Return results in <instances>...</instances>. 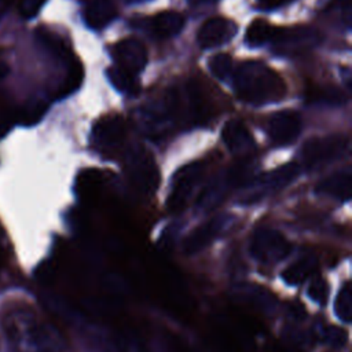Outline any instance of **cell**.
<instances>
[{"mask_svg":"<svg viewBox=\"0 0 352 352\" xmlns=\"http://www.w3.org/2000/svg\"><path fill=\"white\" fill-rule=\"evenodd\" d=\"M209 117L208 103L194 81L173 87L139 111L142 131L151 139L164 138L179 128L205 124Z\"/></svg>","mask_w":352,"mask_h":352,"instance_id":"6da1fadb","label":"cell"},{"mask_svg":"<svg viewBox=\"0 0 352 352\" xmlns=\"http://www.w3.org/2000/svg\"><path fill=\"white\" fill-rule=\"evenodd\" d=\"M4 331L12 352H60L50 324L29 308H15L4 318Z\"/></svg>","mask_w":352,"mask_h":352,"instance_id":"7a4b0ae2","label":"cell"},{"mask_svg":"<svg viewBox=\"0 0 352 352\" xmlns=\"http://www.w3.org/2000/svg\"><path fill=\"white\" fill-rule=\"evenodd\" d=\"M232 85L239 99L256 106L274 103L286 95L283 80L258 60H246L232 72Z\"/></svg>","mask_w":352,"mask_h":352,"instance_id":"3957f363","label":"cell"},{"mask_svg":"<svg viewBox=\"0 0 352 352\" xmlns=\"http://www.w3.org/2000/svg\"><path fill=\"white\" fill-rule=\"evenodd\" d=\"M124 170L131 186L143 195L153 194L160 182V172L153 154L142 147L135 146L124 154Z\"/></svg>","mask_w":352,"mask_h":352,"instance_id":"277c9868","label":"cell"},{"mask_svg":"<svg viewBox=\"0 0 352 352\" xmlns=\"http://www.w3.org/2000/svg\"><path fill=\"white\" fill-rule=\"evenodd\" d=\"M348 147L349 140L342 135L314 138L302 146V164L308 169L322 168L341 157L348 150Z\"/></svg>","mask_w":352,"mask_h":352,"instance_id":"5b68a950","label":"cell"},{"mask_svg":"<svg viewBox=\"0 0 352 352\" xmlns=\"http://www.w3.org/2000/svg\"><path fill=\"white\" fill-rule=\"evenodd\" d=\"M290 242L276 230L258 228L250 239V254L264 265H274L289 256Z\"/></svg>","mask_w":352,"mask_h":352,"instance_id":"8992f818","label":"cell"},{"mask_svg":"<svg viewBox=\"0 0 352 352\" xmlns=\"http://www.w3.org/2000/svg\"><path fill=\"white\" fill-rule=\"evenodd\" d=\"M319 40V32L311 28H274L270 43L274 52L289 56L311 50Z\"/></svg>","mask_w":352,"mask_h":352,"instance_id":"52a82bcc","label":"cell"},{"mask_svg":"<svg viewBox=\"0 0 352 352\" xmlns=\"http://www.w3.org/2000/svg\"><path fill=\"white\" fill-rule=\"evenodd\" d=\"M204 173L205 164L201 161L190 162L175 173L170 194L168 198V209L170 212L177 213L186 208L194 188L202 180Z\"/></svg>","mask_w":352,"mask_h":352,"instance_id":"ba28073f","label":"cell"},{"mask_svg":"<svg viewBox=\"0 0 352 352\" xmlns=\"http://www.w3.org/2000/svg\"><path fill=\"white\" fill-rule=\"evenodd\" d=\"M126 136L125 121L118 116L102 117L92 129V146L104 157H113L122 147Z\"/></svg>","mask_w":352,"mask_h":352,"instance_id":"9c48e42d","label":"cell"},{"mask_svg":"<svg viewBox=\"0 0 352 352\" xmlns=\"http://www.w3.org/2000/svg\"><path fill=\"white\" fill-rule=\"evenodd\" d=\"M301 131V118L293 110H280L271 116L267 132L271 142L276 146L290 144Z\"/></svg>","mask_w":352,"mask_h":352,"instance_id":"30bf717a","label":"cell"},{"mask_svg":"<svg viewBox=\"0 0 352 352\" xmlns=\"http://www.w3.org/2000/svg\"><path fill=\"white\" fill-rule=\"evenodd\" d=\"M116 66L138 76L147 63V51L144 45L136 40L126 37L118 41L113 50Z\"/></svg>","mask_w":352,"mask_h":352,"instance_id":"8fae6325","label":"cell"},{"mask_svg":"<svg viewBox=\"0 0 352 352\" xmlns=\"http://www.w3.org/2000/svg\"><path fill=\"white\" fill-rule=\"evenodd\" d=\"M236 34V25L221 16L208 19L199 29L197 40L201 48L212 50L228 43Z\"/></svg>","mask_w":352,"mask_h":352,"instance_id":"7c38bea8","label":"cell"},{"mask_svg":"<svg viewBox=\"0 0 352 352\" xmlns=\"http://www.w3.org/2000/svg\"><path fill=\"white\" fill-rule=\"evenodd\" d=\"M221 138L230 153L239 158H249L254 150V139L239 120H230L221 131Z\"/></svg>","mask_w":352,"mask_h":352,"instance_id":"4fadbf2b","label":"cell"},{"mask_svg":"<svg viewBox=\"0 0 352 352\" xmlns=\"http://www.w3.org/2000/svg\"><path fill=\"white\" fill-rule=\"evenodd\" d=\"M300 173V166L296 162L285 164L260 177H254L250 184H257V192L264 194L268 191H278L286 187Z\"/></svg>","mask_w":352,"mask_h":352,"instance_id":"5bb4252c","label":"cell"},{"mask_svg":"<svg viewBox=\"0 0 352 352\" xmlns=\"http://www.w3.org/2000/svg\"><path fill=\"white\" fill-rule=\"evenodd\" d=\"M224 227V220L220 217H213L202 226L197 227L184 241V250L187 253H197L206 248Z\"/></svg>","mask_w":352,"mask_h":352,"instance_id":"9a60e30c","label":"cell"},{"mask_svg":"<svg viewBox=\"0 0 352 352\" xmlns=\"http://www.w3.org/2000/svg\"><path fill=\"white\" fill-rule=\"evenodd\" d=\"M117 15L113 0H89L85 10L87 25L95 30L106 28Z\"/></svg>","mask_w":352,"mask_h":352,"instance_id":"2e32d148","label":"cell"},{"mask_svg":"<svg viewBox=\"0 0 352 352\" xmlns=\"http://www.w3.org/2000/svg\"><path fill=\"white\" fill-rule=\"evenodd\" d=\"M184 16L176 11H162L151 19V30L157 37L169 38L182 32Z\"/></svg>","mask_w":352,"mask_h":352,"instance_id":"e0dca14e","label":"cell"},{"mask_svg":"<svg viewBox=\"0 0 352 352\" xmlns=\"http://www.w3.org/2000/svg\"><path fill=\"white\" fill-rule=\"evenodd\" d=\"M316 191L338 201H348L351 198V173H334L326 177L316 186Z\"/></svg>","mask_w":352,"mask_h":352,"instance_id":"ac0fdd59","label":"cell"},{"mask_svg":"<svg viewBox=\"0 0 352 352\" xmlns=\"http://www.w3.org/2000/svg\"><path fill=\"white\" fill-rule=\"evenodd\" d=\"M316 270V261L314 257H301L286 267L282 272L283 279L289 285H300L309 280Z\"/></svg>","mask_w":352,"mask_h":352,"instance_id":"d6986e66","label":"cell"},{"mask_svg":"<svg viewBox=\"0 0 352 352\" xmlns=\"http://www.w3.org/2000/svg\"><path fill=\"white\" fill-rule=\"evenodd\" d=\"M82 78H84L82 65L77 59L69 60L65 78L62 80L55 96L58 99H62V98H66V96L72 95L76 89L80 88V85L82 82Z\"/></svg>","mask_w":352,"mask_h":352,"instance_id":"ffe728a7","label":"cell"},{"mask_svg":"<svg viewBox=\"0 0 352 352\" xmlns=\"http://www.w3.org/2000/svg\"><path fill=\"white\" fill-rule=\"evenodd\" d=\"M107 77H109L110 82L114 85V88L118 89L120 92H125V94H129V95H136L140 89L138 76L131 74V73L125 72L124 69H121L118 66L109 67L107 69Z\"/></svg>","mask_w":352,"mask_h":352,"instance_id":"44dd1931","label":"cell"},{"mask_svg":"<svg viewBox=\"0 0 352 352\" xmlns=\"http://www.w3.org/2000/svg\"><path fill=\"white\" fill-rule=\"evenodd\" d=\"M274 32V26H271L264 19L253 21L245 34V41L250 47H260L264 43H268Z\"/></svg>","mask_w":352,"mask_h":352,"instance_id":"7402d4cb","label":"cell"},{"mask_svg":"<svg viewBox=\"0 0 352 352\" xmlns=\"http://www.w3.org/2000/svg\"><path fill=\"white\" fill-rule=\"evenodd\" d=\"M334 312L342 322H349L352 315V290L348 282L344 283L334 301Z\"/></svg>","mask_w":352,"mask_h":352,"instance_id":"603a6c76","label":"cell"},{"mask_svg":"<svg viewBox=\"0 0 352 352\" xmlns=\"http://www.w3.org/2000/svg\"><path fill=\"white\" fill-rule=\"evenodd\" d=\"M209 69L219 80H227L232 76V59L227 54H217L210 58Z\"/></svg>","mask_w":352,"mask_h":352,"instance_id":"cb8c5ba5","label":"cell"},{"mask_svg":"<svg viewBox=\"0 0 352 352\" xmlns=\"http://www.w3.org/2000/svg\"><path fill=\"white\" fill-rule=\"evenodd\" d=\"M307 98L309 102H319V103H342L344 102V94L337 88H314L309 92H307Z\"/></svg>","mask_w":352,"mask_h":352,"instance_id":"d4e9b609","label":"cell"},{"mask_svg":"<svg viewBox=\"0 0 352 352\" xmlns=\"http://www.w3.org/2000/svg\"><path fill=\"white\" fill-rule=\"evenodd\" d=\"M47 103L44 100H34L21 111V122L23 125H33L38 122L47 111Z\"/></svg>","mask_w":352,"mask_h":352,"instance_id":"484cf974","label":"cell"},{"mask_svg":"<svg viewBox=\"0 0 352 352\" xmlns=\"http://www.w3.org/2000/svg\"><path fill=\"white\" fill-rule=\"evenodd\" d=\"M307 293L312 301L318 304H324L329 297V285L323 278L314 275L309 279Z\"/></svg>","mask_w":352,"mask_h":352,"instance_id":"4316f807","label":"cell"},{"mask_svg":"<svg viewBox=\"0 0 352 352\" xmlns=\"http://www.w3.org/2000/svg\"><path fill=\"white\" fill-rule=\"evenodd\" d=\"M47 0H21L19 1V12L23 18H33L43 7Z\"/></svg>","mask_w":352,"mask_h":352,"instance_id":"83f0119b","label":"cell"},{"mask_svg":"<svg viewBox=\"0 0 352 352\" xmlns=\"http://www.w3.org/2000/svg\"><path fill=\"white\" fill-rule=\"evenodd\" d=\"M258 1L265 8H275V7H279L282 3H285V0H258Z\"/></svg>","mask_w":352,"mask_h":352,"instance_id":"f1b7e54d","label":"cell"},{"mask_svg":"<svg viewBox=\"0 0 352 352\" xmlns=\"http://www.w3.org/2000/svg\"><path fill=\"white\" fill-rule=\"evenodd\" d=\"M8 66L6 65V63H3V62H0V78H3V77H6L7 74H8Z\"/></svg>","mask_w":352,"mask_h":352,"instance_id":"f546056e","label":"cell"},{"mask_svg":"<svg viewBox=\"0 0 352 352\" xmlns=\"http://www.w3.org/2000/svg\"><path fill=\"white\" fill-rule=\"evenodd\" d=\"M192 3H210V1H214V0H190Z\"/></svg>","mask_w":352,"mask_h":352,"instance_id":"4dcf8cb0","label":"cell"},{"mask_svg":"<svg viewBox=\"0 0 352 352\" xmlns=\"http://www.w3.org/2000/svg\"><path fill=\"white\" fill-rule=\"evenodd\" d=\"M129 3H142V1H147V0H126Z\"/></svg>","mask_w":352,"mask_h":352,"instance_id":"1f68e13d","label":"cell"}]
</instances>
